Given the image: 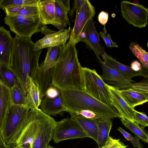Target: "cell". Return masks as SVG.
Masks as SVG:
<instances>
[{"instance_id":"cell-1","label":"cell","mask_w":148,"mask_h":148,"mask_svg":"<svg viewBox=\"0 0 148 148\" xmlns=\"http://www.w3.org/2000/svg\"><path fill=\"white\" fill-rule=\"evenodd\" d=\"M35 45L31 38L21 37L16 35L13 38L8 67L14 74L21 90L25 97L27 76L32 78L39 66L38 61L42 50H34Z\"/></svg>"},{"instance_id":"cell-2","label":"cell","mask_w":148,"mask_h":148,"mask_svg":"<svg viewBox=\"0 0 148 148\" xmlns=\"http://www.w3.org/2000/svg\"><path fill=\"white\" fill-rule=\"evenodd\" d=\"M82 67L78 60L75 45L69 41L62 49L54 66L53 86L59 90H83Z\"/></svg>"},{"instance_id":"cell-3","label":"cell","mask_w":148,"mask_h":148,"mask_svg":"<svg viewBox=\"0 0 148 148\" xmlns=\"http://www.w3.org/2000/svg\"><path fill=\"white\" fill-rule=\"evenodd\" d=\"M66 108L71 116L77 112L83 110H91L107 120L121 118L113 106L105 104L94 98L84 90L78 89L60 90Z\"/></svg>"},{"instance_id":"cell-4","label":"cell","mask_w":148,"mask_h":148,"mask_svg":"<svg viewBox=\"0 0 148 148\" xmlns=\"http://www.w3.org/2000/svg\"><path fill=\"white\" fill-rule=\"evenodd\" d=\"M29 109L25 105L12 103L6 121L1 132L6 144L13 148L24 126Z\"/></svg>"},{"instance_id":"cell-5","label":"cell","mask_w":148,"mask_h":148,"mask_svg":"<svg viewBox=\"0 0 148 148\" xmlns=\"http://www.w3.org/2000/svg\"><path fill=\"white\" fill-rule=\"evenodd\" d=\"M82 70L83 90L100 101L113 106L106 83L96 70L83 67Z\"/></svg>"},{"instance_id":"cell-6","label":"cell","mask_w":148,"mask_h":148,"mask_svg":"<svg viewBox=\"0 0 148 148\" xmlns=\"http://www.w3.org/2000/svg\"><path fill=\"white\" fill-rule=\"evenodd\" d=\"M5 23L17 36L23 38H31L35 33L41 31V24L39 17H33L20 15H6Z\"/></svg>"},{"instance_id":"cell-7","label":"cell","mask_w":148,"mask_h":148,"mask_svg":"<svg viewBox=\"0 0 148 148\" xmlns=\"http://www.w3.org/2000/svg\"><path fill=\"white\" fill-rule=\"evenodd\" d=\"M120 8L122 17L129 24L140 28L147 25L148 9L143 5L124 1Z\"/></svg>"},{"instance_id":"cell-8","label":"cell","mask_w":148,"mask_h":148,"mask_svg":"<svg viewBox=\"0 0 148 148\" xmlns=\"http://www.w3.org/2000/svg\"><path fill=\"white\" fill-rule=\"evenodd\" d=\"M41 112V110L39 108L29 111L25 126L14 147L32 148L38 132Z\"/></svg>"},{"instance_id":"cell-9","label":"cell","mask_w":148,"mask_h":148,"mask_svg":"<svg viewBox=\"0 0 148 148\" xmlns=\"http://www.w3.org/2000/svg\"><path fill=\"white\" fill-rule=\"evenodd\" d=\"M84 137H89L80 126L71 118L57 121L53 138L55 143Z\"/></svg>"},{"instance_id":"cell-10","label":"cell","mask_w":148,"mask_h":148,"mask_svg":"<svg viewBox=\"0 0 148 148\" xmlns=\"http://www.w3.org/2000/svg\"><path fill=\"white\" fill-rule=\"evenodd\" d=\"M57 121L41 110L38 123V129L32 148H45L53 139Z\"/></svg>"},{"instance_id":"cell-11","label":"cell","mask_w":148,"mask_h":148,"mask_svg":"<svg viewBox=\"0 0 148 148\" xmlns=\"http://www.w3.org/2000/svg\"><path fill=\"white\" fill-rule=\"evenodd\" d=\"M41 33L45 36L35 43V50L56 46L63 48L70 38L71 28L69 27L68 29H63L56 32L50 30L45 25L41 28Z\"/></svg>"},{"instance_id":"cell-12","label":"cell","mask_w":148,"mask_h":148,"mask_svg":"<svg viewBox=\"0 0 148 148\" xmlns=\"http://www.w3.org/2000/svg\"><path fill=\"white\" fill-rule=\"evenodd\" d=\"M95 14V7L89 1L85 0L78 14L76 15L75 24L70 34L69 41L76 45L79 36L88 21Z\"/></svg>"},{"instance_id":"cell-13","label":"cell","mask_w":148,"mask_h":148,"mask_svg":"<svg viewBox=\"0 0 148 148\" xmlns=\"http://www.w3.org/2000/svg\"><path fill=\"white\" fill-rule=\"evenodd\" d=\"M96 55L102 70V74L100 76L104 82H106L109 85L119 90L126 88L128 84L134 82L107 65L101 60L99 55Z\"/></svg>"},{"instance_id":"cell-14","label":"cell","mask_w":148,"mask_h":148,"mask_svg":"<svg viewBox=\"0 0 148 148\" xmlns=\"http://www.w3.org/2000/svg\"><path fill=\"white\" fill-rule=\"evenodd\" d=\"M106 84L108 90L112 104L119 112L120 119H125L135 122L132 116L133 108L129 106L122 97L120 90L106 83Z\"/></svg>"},{"instance_id":"cell-15","label":"cell","mask_w":148,"mask_h":148,"mask_svg":"<svg viewBox=\"0 0 148 148\" xmlns=\"http://www.w3.org/2000/svg\"><path fill=\"white\" fill-rule=\"evenodd\" d=\"M83 30L86 34V38L83 42L94 52L95 54L101 56L105 52L100 43L99 34L96 29L93 18L87 23Z\"/></svg>"},{"instance_id":"cell-16","label":"cell","mask_w":148,"mask_h":148,"mask_svg":"<svg viewBox=\"0 0 148 148\" xmlns=\"http://www.w3.org/2000/svg\"><path fill=\"white\" fill-rule=\"evenodd\" d=\"M104 62L107 65L116 70L127 78L132 79L136 76H143L144 78H148V70L143 68L141 71L135 72L130 66L123 64L117 61L105 52L101 56Z\"/></svg>"},{"instance_id":"cell-17","label":"cell","mask_w":148,"mask_h":148,"mask_svg":"<svg viewBox=\"0 0 148 148\" xmlns=\"http://www.w3.org/2000/svg\"><path fill=\"white\" fill-rule=\"evenodd\" d=\"M53 69L54 66L49 69H45L41 64L37 69L32 78L38 86L42 99L45 96L47 90L53 86Z\"/></svg>"},{"instance_id":"cell-18","label":"cell","mask_w":148,"mask_h":148,"mask_svg":"<svg viewBox=\"0 0 148 148\" xmlns=\"http://www.w3.org/2000/svg\"><path fill=\"white\" fill-rule=\"evenodd\" d=\"M12 43L13 38L10 32L0 26V64L8 67Z\"/></svg>"},{"instance_id":"cell-19","label":"cell","mask_w":148,"mask_h":148,"mask_svg":"<svg viewBox=\"0 0 148 148\" xmlns=\"http://www.w3.org/2000/svg\"><path fill=\"white\" fill-rule=\"evenodd\" d=\"M12 103L10 88L0 80V131L1 132L5 124Z\"/></svg>"},{"instance_id":"cell-20","label":"cell","mask_w":148,"mask_h":148,"mask_svg":"<svg viewBox=\"0 0 148 148\" xmlns=\"http://www.w3.org/2000/svg\"><path fill=\"white\" fill-rule=\"evenodd\" d=\"M55 0H39L38 3L41 24L55 25L56 13Z\"/></svg>"},{"instance_id":"cell-21","label":"cell","mask_w":148,"mask_h":148,"mask_svg":"<svg viewBox=\"0 0 148 148\" xmlns=\"http://www.w3.org/2000/svg\"><path fill=\"white\" fill-rule=\"evenodd\" d=\"M27 78L26 105L31 110L37 109L42 101L39 86L36 82L30 76H28Z\"/></svg>"},{"instance_id":"cell-22","label":"cell","mask_w":148,"mask_h":148,"mask_svg":"<svg viewBox=\"0 0 148 148\" xmlns=\"http://www.w3.org/2000/svg\"><path fill=\"white\" fill-rule=\"evenodd\" d=\"M40 106V110L49 116H56L66 111L60 92L58 96L54 98L51 99L45 96L42 100Z\"/></svg>"},{"instance_id":"cell-23","label":"cell","mask_w":148,"mask_h":148,"mask_svg":"<svg viewBox=\"0 0 148 148\" xmlns=\"http://www.w3.org/2000/svg\"><path fill=\"white\" fill-rule=\"evenodd\" d=\"M82 127L89 138L97 142L98 122L99 120L74 115L71 118Z\"/></svg>"},{"instance_id":"cell-24","label":"cell","mask_w":148,"mask_h":148,"mask_svg":"<svg viewBox=\"0 0 148 148\" xmlns=\"http://www.w3.org/2000/svg\"><path fill=\"white\" fill-rule=\"evenodd\" d=\"M120 93L127 104L133 109L148 101V95L130 89L126 88L120 90Z\"/></svg>"},{"instance_id":"cell-25","label":"cell","mask_w":148,"mask_h":148,"mask_svg":"<svg viewBox=\"0 0 148 148\" xmlns=\"http://www.w3.org/2000/svg\"><path fill=\"white\" fill-rule=\"evenodd\" d=\"M112 126L111 120L98 121L97 143L98 148H101L105 144L109 136Z\"/></svg>"},{"instance_id":"cell-26","label":"cell","mask_w":148,"mask_h":148,"mask_svg":"<svg viewBox=\"0 0 148 148\" xmlns=\"http://www.w3.org/2000/svg\"><path fill=\"white\" fill-rule=\"evenodd\" d=\"M123 125L145 143H148V134L141 126L127 119H121Z\"/></svg>"},{"instance_id":"cell-27","label":"cell","mask_w":148,"mask_h":148,"mask_svg":"<svg viewBox=\"0 0 148 148\" xmlns=\"http://www.w3.org/2000/svg\"><path fill=\"white\" fill-rule=\"evenodd\" d=\"M56 18L54 25L61 26L66 27L68 25H70V23L67 15V12L64 7L59 2L55 0Z\"/></svg>"},{"instance_id":"cell-28","label":"cell","mask_w":148,"mask_h":148,"mask_svg":"<svg viewBox=\"0 0 148 148\" xmlns=\"http://www.w3.org/2000/svg\"><path fill=\"white\" fill-rule=\"evenodd\" d=\"M62 49L58 46L49 47L45 60L41 64L45 68L49 69L54 66Z\"/></svg>"},{"instance_id":"cell-29","label":"cell","mask_w":148,"mask_h":148,"mask_svg":"<svg viewBox=\"0 0 148 148\" xmlns=\"http://www.w3.org/2000/svg\"><path fill=\"white\" fill-rule=\"evenodd\" d=\"M129 48L133 54L141 62L143 67L148 69V53L137 42H131Z\"/></svg>"},{"instance_id":"cell-30","label":"cell","mask_w":148,"mask_h":148,"mask_svg":"<svg viewBox=\"0 0 148 148\" xmlns=\"http://www.w3.org/2000/svg\"><path fill=\"white\" fill-rule=\"evenodd\" d=\"M0 80L11 88L17 82L13 72L7 66L1 64Z\"/></svg>"},{"instance_id":"cell-31","label":"cell","mask_w":148,"mask_h":148,"mask_svg":"<svg viewBox=\"0 0 148 148\" xmlns=\"http://www.w3.org/2000/svg\"><path fill=\"white\" fill-rule=\"evenodd\" d=\"M39 0H1L0 9L12 7L37 5Z\"/></svg>"},{"instance_id":"cell-32","label":"cell","mask_w":148,"mask_h":148,"mask_svg":"<svg viewBox=\"0 0 148 148\" xmlns=\"http://www.w3.org/2000/svg\"><path fill=\"white\" fill-rule=\"evenodd\" d=\"M10 90L12 103L16 105H26V97L23 94L17 82Z\"/></svg>"},{"instance_id":"cell-33","label":"cell","mask_w":148,"mask_h":148,"mask_svg":"<svg viewBox=\"0 0 148 148\" xmlns=\"http://www.w3.org/2000/svg\"><path fill=\"white\" fill-rule=\"evenodd\" d=\"M16 15L33 17H39L38 5L22 6L20 10L15 15Z\"/></svg>"},{"instance_id":"cell-34","label":"cell","mask_w":148,"mask_h":148,"mask_svg":"<svg viewBox=\"0 0 148 148\" xmlns=\"http://www.w3.org/2000/svg\"><path fill=\"white\" fill-rule=\"evenodd\" d=\"M126 88L148 95V78H144L138 83H132L128 84Z\"/></svg>"},{"instance_id":"cell-35","label":"cell","mask_w":148,"mask_h":148,"mask_svg":"<svg viewBox=\"0 0 148 148\" xmlns=\"http://www.w3.org/2000/svg\"><path fill=\"white\" fill-rule=\"evenodd\" d=\"M132 116L135 122L144 128L148 126V118L145 113L132 109Z\"/></svg>"},{"instance_id":"cell-36","label":"cell","mask_w":148,"mask_h":148,"mask_svg":"<svg viewBox=\"0 0 148 148\" xmlns=\"http://www.w3.org/2000/svg\"><path fill=\"white\" fill-rule=\"evenodd\" d=\"M74 115L99 121L108 120L93 111L88 110H83L77 112Z\"/></svg>"},{"instance_id":"cell-37","label":"cell","mask_w":148,"mask_h":148,"mask_svg":"<svg viewBox=\"0 0 148 148\" xmlns=\"http://www.w3.org/2000/svg\"><path fill=\"white\" fill-rule=\"evenodd\" d=\"M126 145L121 141L120 139H114L109 136L105 144L101 148H127Z\"/></svg>"},{"instance_id":"cell-38","label":"cell","mask_w":148,"mask_h":148,"mask_svg":"<svg viewBox=\"0 0 148 148\" xmlns=\"http://www.w3.org/2000/svg\"><path fill=\"white\" fill-rule=\"evenodd\" d=\"M99 35L102 38L107 47H119L117 44L112 40L109 34H106L103 32H99Z\"/></svg>"},{"instance_id":"cell-39","label":"cell","mask_w":148,"mask_h":148,"mask_svg":"<svg viewBox=\"0 0 148 148\" xmlns=\"http://www.w3.org/2000/svg\"><path fill=\"white\" fill-rule=\"evenodd\" d=\"M60 93V90L54 86L49 88L47 90L45 96L47 97L53 99L57 97Z\"/></svg>"},{"instance_id":"cell-40","label":"cell","mask_w":148,"mask_h":148,"mask_svg":"<svg viewBox=\"0 0 148 148\" xmlns=\"http://www.w3.org/2000/svg\"><path fill=\"white\" fill-rule=\"evenodd\" d=\"M85 0H75L74 1L73 8L70 12V16H72L74 11L76 10V15L79 13Z\"/></svg>"},{"instance_id":"cell-41","label":"cell","mask_w":148,"mask_h":148,"mask_svg":"<svg viewBox=\"0 0 148 148\" xmlns=\"http://www.w3.org/2000/svg\"><path fill=\"white\" fill-rule=\"evenodd\" d=\"M109 18V13L106 12L101 11L99 14L98 18L99 23L104 27L105 32L106 33V31L105 29L106 24L107 23Z\"/></svg>"},{"instance_id":"cell-42","label":"cell","mask_w":148,"mask_h":148,"mask_svg":"<svg viewBox=\"0 0 148 148\" xmlns=\"http://www.w3.org/2000/svg\"><path fill=\"white\" fill-rule=\"evenodd\" d=\"M131 68L135 72H139L141 71L143 67L140 63L136 60H133L131 64Z\"/></svg>"},{"instance_id":"cell-43","label":"cell","mask_w":148,"mask_h":148,"mask_svg":"<svg viewBox=\"0 0 148 148\" xmlns=\"http://www.w3.org/2000/svg\"><path fill=\"white\" fill-rule=\"evenodd\" d=\"M140 138L138 136H133L130 141L132 143L134 147L143 148V146L140 142Z\"/></svg>"},{"instance_id":"cell-44","label":"cell","mask_w":148,"mask_h":148,"mask_svg":"<svg viewBox=\"0 0 148 148\" xmlns=\"http://www.w3.org/2000/svg\"><path fill=\"white\" fill-rule=\"evenodd\" d=\"M59 2L64 7L68 13L71 10L69 0H58Z\"/></svg>"},{"instance_id":"cell-45","label":"cell","mask_w":148,"mask_h":148,"mask_svg":"<svg viewBox=\"0 0 148 148\" xmlns=\"http://www.w3.org/2000/svg\"><path fill=\"white\" fill-rule=\"evenodd\" d=\"M117 130L121 133L125 138L128 140L130 141L133 136L130 134L125 131L121 127H119Z\"/></svg>"},{"instance_id":"cell-46","label":"cell","mask_w":148,"mask_h":148,"mask_svg":"<svg viewBox=\"0 0 148 148\" xmlns=\"http://www.w3.org/2000/svg\"><path fill=\"white\" fill-rule=\"evenodd\" d=\"M9 146H10L8 145L5 143L2 138L0 131V148L8 147Z\"/></svg>"},{"instance_id":"cell-47","label":"cell","mask_w":148,"mask_h":148,"mask_svg":"<svg viewBox=\"0 0 148 148\" xmlns=\"http://www.w3.org/2000/svg\"><path fill=\"white\" fill-rule=\"evenodd\" d=\"M51 146L49 145L45 148H51Z\"/></svg>"},{"instance_id":"cell-48","label":"cell","mask_w":148,"mask_h":148,"mask_svg":"<svg viewBox=\"0 0 148 148\" xmlns=\"http://www.w3.org/2000/svg\"><path fill=\"white\" fill-rule=\"evenodd\" d=\"M0 148H13L11 147L10 146L8 147H1Z\"/></svg>"},{"instance_id":"cell-49","label":"cell","mask_w":148,"mask_h":148,"mask_svg":"<svg viewBox=\"0 0 148 148\" xmlns=\"http://www.w3.org/2000/svg\"><path fill=\"white\" fill-rule=\"evenodd\" d=\"M13 148H21L18 147H13Z\"/></svg>"},{"instance_id":"cell-50","label":"cell","mask_w":148,"mask_h":148,"mask_svg":"<svg viewBox=\"0 0 148 148\" xmlns=\"http://www.w3.org/2000/svg\"></svg>"},{"instance_id":"cell-51","label":"cell","mask_w":148,"mask_h":148,"mask_svg":"<svg viewBox=\"0 0 148 148\" xmlns=\"http://www.w3.org/2000/svg\"><path fill=\"white\" fill-rule=\"evenodd\" d=\"M1 0H0V1Z\"/></svg>"}]
</instances>
